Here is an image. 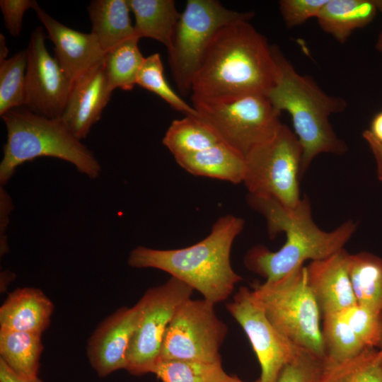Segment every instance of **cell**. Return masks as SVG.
I'll return each instance as SVG.
<instances>
[{
	"instance_id": "1",
	"label": "cell",
	"mask_w": 382,
	"mask_h": 382,
	"mask_svg": "<svg viewBox=\"0 0 382 382\" xmlns=\"http://www.w3.org/2000/svg\"><path fill=\"white\" fill-rule=\"evenodd\" d=\"M249 21L232 22L215 35L194 76L192 100L266 96L274 86L278 68L272 47Z\"/></svg>"
},
{
	"instance_id": "2",
	"label": "cell",
	"mask_w": 382,
	"mask_h": 382,
	"mask_svg": "<svg viewBox=\"0 0 382 382\" xmlns=\"http://www.w3.org/2000/svg\"><path fill=\"white\" fill-rule=\"evenodd\" d=\"M247 201L265 217L270 238L282 231L286 233V240L279 250L273 252L258 245L251 248L244 257L245 267L266 282L283 278L308 260H321L343 249L357 228L356 223L349 220L332 231L321 230L313 220L306 196L294 208L250 195Z\"/></svg>"
},
{
	"instance_id": "3",
	"label": "cell",
	"mask_w": 382,
	"mask_h": 382,
	"mask_svg": "<svg viewBox=\"0 0 382 382\" xmlns=\"http://www.w3.org/2000/svg\"><path fill=\"white\" fill-rule=\"evenodd\" d=\"M243 228L242 218L224 215L214 222L209 235L195 244L168 250L139 245L130 252L127 263L135 268L164 271L215 304L226 299L243 279L231 266V251Z\"/></svg>"
},
{
	"instance_id": "4",
	"label": "cell",
	"mask_w": 382,
	"mask_h": 382,
	"mask_svg": "<svg viewBox=\"0 0 382 382\" xmlns=\"http://www.w3.org/2000/svg\"><path fill=\"white\" fill-rule=\"evenodd\" d=\"M271 47L278 74L266 96L278 111H286L291 116L303 149L302 175L319 154L342 155L347 151L329 119L331 115L345 111L347 104L342 98L327 94L311 77L298 73L277 45Z\"/></svg>"
},
{
	"instance_id": "5",
	"label": "cell",
	"mask_w": 382,
	"mask_h": 382,
	"mask_svg": "<svg viewBox=\"0 0 382 382\" xmlns=\"http://www.w3.org/2000/svg\"><path fill=\"white\" fill-rule=\"evenodd\" d=\"M1 117L7 131L0 163L1 186L8 182L19 166L40 157L67 161L91 179L100 175L98 160L61 117L42 116L26 108L12 109Z\"/></svg>"
},
{
	"instance_id": "6",
	"label": "cell",
	"mask_w": 382,
	"mask_h": 382,
	"mask_svg": "<svg viewBox=\"0 0 382 382\" xmlns=\"http://www.w3.org/2000/svg\"><path fill=\"white\" fill-rule=\"evenodd\" d=\"M251 294L274 327L298 347L324 359L321 312L302 266L274 282L255 284Z\"/></svg>"
},
{
	"instance_id": "7",
	"label": "cell",
	"mask_w": 382,
	"mask_h": 382,
	"mask_svg": "<svg viewBox=\"0 0 382 382\" xmlns=\"http://www.w3.org/2000/svg\"><path fill=\"white\" fill-rule=\"evenodd\" d=\"M303 149L291 129L282 124L268 141L245 156L243 183L248 195L273 199L287 208L300 202L299 179Z\"/></svg>"
},
{
	"instance_id": "8",
	"label": "cell",
	"mask_w": 382,
	"mask_h": 382,
	"mask_svg": "<svg viewBox=\"0 0 382 382\" xmlns=\"http://www.w3.org/2000/svg\"><path fill=\"white\" fill-rule=\"evenodd\" d=\"M253 11L238 12L215 0H188L168 50L175 83L183 96L191 93L194 76L215 35L225 25L251 19Z\"/></svg>"
},
{
	"instance_id": "9",
	"label": "cell",
	"mask_w": 382,
	"mask_h": 382,
	"mask_svg": "<svg viewBox=\"0 0 382 382\" xmlns=\"http://www.w3.org/2000/svg\"><path fill=\"white\" fill-rule=\"evenodd\" d=\"M192 101L198 117L220 140L244 156L273 137L282 125L281 112L265 95L224 101Z\"/></svg>"
},
{
	"instance_id": "10",
	"label": "cell",
	"mask_w": 382,
	"mask_h": 382,
	"mask_svg": "<svg viewBox=\"0 0 382 382\" xmlns=\"http://www.w3.org/2000/svg\"><path fill=\"white\" fill-rule=\"evenodd\" d=\"M193 291L170 277L164 284L149 289L139 299L138 318L126 355L125 370L129 374H154L167 328L178 308L191 298Z\"/></svg>"
},
{
	"instance_id": "11",
	"label": "cell",
	"mask_w": 382,
	"mask_h": 382,
	"mask_svg": "<svg viewBox=\"0 0 382 382\" xmlns=\"http://www.w3.org/2000/svg\"><path fill=\"white\" fill-rule=\"evenodd\" d=\"M214 305L190 298L178 308L166 332L160 361L221 362L219 351L228 329Z\"/></svg>"
},
{
	"instance_id": "12",
	"label": "cell",
	"mask_w": 382,
	"mask_h": 382,
	"mask_svg": "<svg viewBox=\"0 0 382 382\" xmlns=\"http://www.w3.org/2000/svg\"><path fill=\"white\" fill-rule=\"evenodd\" d=\"M226 309L251 343L261 369L260 382H275L300 348L274 327L248 288L241 286Z\"/></svg>"
},
{
	"instance_id": "13",
	"label": "cell",
	"mask_w": 382,
	"mask_h": 382,
	"mask_svg": "<svg viewBox=\"0 0 382 382\" xmlns=\"http://www.w3.org/2000/svg\"><path fill=\"white\" fill-rule=\"evenodd\" d=\"M45 38L42 28H35L25 50V107L42 116L61 117L73 83L57 58L52 57L48 52Z\"/></svg>"
},
{
	"instance_id": "14",
	"label": "cell",
	"mask_w": 382,
	"mask_h": 382,
	"mask_svg": "<svg viewBox=\"0 0 382 382\" xmlns=\"http://www.w3.org/2000/svg\"><path fill=\"white\" fill-rule=\"evenodd\" d=\"M139 315V305L122 307L105 318L87 344V357L100 377L126 368V355Z\"/></svg>"
},
{
	"instance_id": "15",
	"label": "cell",
	"mask_w": 382,
	"mask_h": 382,
	"mask_svg": "<svg viewBox=\"0 0 382 382\" xmlns=\"http://www.w3.org/2000/svg\"><path fill=\"white\" fill-rule=\"evenodd\" d=\"M54 45L55 57L72 83L103 62L105 52L91 32L83 33L62 24L35 2L33 8Z\"/></svg>"
},
{
	"instance_id": "16",
	"label": "cell",
	"mask_w": 382,
	"mask_h": 382,
	"mask_svg": "<svg viewBox=\"0 0 382 382\" xmlns=\"http://www.w3.org/2000/svg\"><path fill=\"white\" fill-rule=\"evenodd\" d=\"M113 91L103 60L73 83L61 118L78 139L86 138L100 119Z\"/></svg>"
},
{
	"instance_id": "17",
	"label": "cell",
	"mask_w": 382,
	"mask_h": 382,
	"mask_svg": "<svg viewBox=\"0 0 382 382\" xmlns=\"http://www.w3.org/2000/svg\"><path fill=\"white\" fill-rule=\"evenodd\" d=\"M348 255L343 248L306 267L307 283L322 316L341 313L357 303L348 272Z\"/></svg>"
},
{
	"instance_id": "18",
	"label": "cell",
	"mask_w": 382,
	"mask_h": 382,
	"mask_svg": "<svg viewBox=\"0 0 382 382\" xmlns=\"http://www.w3.org/2000/svg\"><path fill=\"white\" fill-rule=\"evenodd\" d=\"M54 304L42 290L18 288L0 308V330L41 335L49 327Z\"/></svg>"
},
{
	"instance_id": "19",
	"label": "cell",
	"mask_w": 382,
	"mask_h": 382,
	"mask_svg": "<svg viewBox=\"0 0 382 382\" xmlns=\"http://www.w3.org/2000/svg\"><path fill=\"white\" fill-rule=\"evenodd\" d=\"M175 161L192 175L233 184L243 183L245 173V156L222 141Z\"/></svg>"
},
{
	"instance_id": "20",
	"label": "cell",
	"mask_w": 382,
	"mask_h": 382,
	"mask_svg": "<svg viewBox=\"0 0 382 382\" xmlns=\"http://www.w3.org/2000/svg\"><path fill=\"white\" fill-rule=\"evenodd\" d=\"M87 10L92 24L91 33L105 54L122 42L137 37L128 0H94Z\"/></svg>"
},
{
	"instance_id": "21",
	"label": "cell",
	"mask_w": 382,
	"mask_h": 382,
	"mask_svg": "<svg viewBox=\"0 0 382 382\" xmlns=\"http://www.w3.org/2000/svg\"><path fill=\"white\" fill-rule=\"evenodd\" d=\"M378 11V0H328L316 18L320 28L340 43L368 25Z\"/></svg>"
},
{
	"instance_id": "22",
	"label": "cell",
	"mask_w": 382,
	"mask_h": 382,
	"mask_svg": "<svg viewBox=\"0 0 382 382\" xmlns=\"http://www.w3.org/2000/svg\"><path fill=\"white\" fill-rule=\"evenodd\" d=\"M135 18L134 31L139 38L156 40L167 49L181 13L173 0H128Z\"/></svg>"
},
{
	"instance_id": "23",
	"label": "cell",
	"mask_w": 382,
	"mask_h": 382,
	"mask_svg": "<svg viewBox=\"0 0 382 382\" xmlns=\"http://www.w3.org/2000/svg\"><path fill=\"white\" fill-rule=\"evenodd\" d=\"M41 335L0 330V359L18 377L40 380V358L43 351Z\"/></svg>"
},
{
	"instance_id": "24",
	"label": "cell",
	"mask_w": 382,
	"mask_h": 382,
	"mask_svg": "<svg viewBox=\"0 0 382 382\" xmlns=\"http://www.w3.org/2000/svg\"><path fill=\"white\" fill-rule=\"evenodd\" d=\"M348 272L357 304L382 311V258L359 252L348 255Z\"/></svg>"
},
{
	"instance_id": "25",
	"label": "cell",
	"mask_w": 382,
	"mask_h": 382,
	"mask_svg": "<svg viewBox=\"0 0 382 382\" xmlns=\"http://www.w3.org/2000/svg\"><path fill=\"white\" fill-rule=\"evenodd\" d=\"M221 142L214 130L199 117L185 115L174 120L168 128L163 144L175 160L185 157Z\"/></svg>"
},
{
	"instance_id": "26",
	"label": "cell",
	"mask_w": 382,
	"mask_h": 382,
	"mask_svg": "<svg viewBox=\"0 0 382 382\" xmlns=\"http://www.w3.org/2000/svg\"><path fill=\"white\" fill-rule=\"evenodd\" d=\"M316 382H382L380 352L376 348H366L357 356L338 363L323 359Z\"/></svg>"
},
{
	"instance_id": "27",
	"label": "cell",
	"mask_w": 382,
	"mask_h": 382,
	"mask_svg": "<svg viewBox=\"0 0 382 382\" xmlns=\"http://www.w3.org/2000/svg\"><path fill=\"white\" fill-rule=\"evenodd\" d=\"M134 37L119 44L105 54L103 63L109 83L113 90L131 91L144 61Z\"/></svg>"
},
{
	"instance_id": "28",
	"label": "cell",
	"mask_w": 382,
	"mask_h": 382,
	"mask_svg": "<svg viewBox=\"0 0 382 382\" xmlns=\"http://www.w3.org/2000/svg\"><path fill=\"white\" fill-rule=\"evenodd\" d=\"M322 318L321 330L325 362L338 363L350 359L366 348L354 333L341 313L325 314Z\"/></svg>"
},
{
	"instance_id": "29",
	"label": "cell",
	"mask_w": 382,
	"mask_h": 382,
	"mask_svg": "<svg viewBox=\"0 0 382 382\" xmlns=\"http://www.w3.org/2000/svg\"><path fill=\"white\" fill-rule=\"evenodd\" d=\"M27 53L21 51L0 61V115L25 104Z\"/></svg>"
},
{
	"instance_id": "30",
	"label": "cell",
	"mask_w": 382,
	"mask_h": 382,
	"mask_svg": "<svg viewBox=\"0 0 382 382\" xmlns=\"http://www.w3.org/2000/svg\"><path fill=\"white\" fill-rule=\"evenodd\" d=\"M162 382H224L228 375L221 362L161 360L154 372Z\"/></svg>"
},
{
	"instance_id": "31",
	"label": "cell",
	"mask_w": 382,
	"mask_h": 382,
	"mask_svg": "<svg viewBox=\"0 0 382 382\" xmlns=\"http://www.w3.org/2000/svg\"><path fill=\"white\" fill-rule=\"evenodd\" d=\"M137 85L154 93L171 108L185 115L198 117L195 108L183 100L168 84L158 53L145 57L137 79Z\"/></svg>"
},
{
	"instance_id": "32",
	"label": "cell",
	"mask_w": 382,
	"mask_h": 382,
	"mask_svg": "<svg viewBox=\"0 0 382 382\" xmlns=\"http://www.w3.org/2000/svg\"><path fill=\"white\" fill-rule=\"evenodd\" d=\"M341 313L365 347L377 349L381 335L380 313L357 303Z\"/></svg>"
},
{
	"instance_id": "33",
	"label": "cell",
	"mask_w": 382,
	"mask_h": 382,
	"mask_svg": "<svg viewBox=\"0 0 382 382\" xmlns=\"http://www.w3.org/2000/svg\"><path fill=\"white\" fill-rule=\"evenodd\" d=\"M323 364V359L300 348L282 369L275 382H316Z\"/></svg>"
},
{
	"instance_id": "34",
	"label": "cell",
	"mask_w": 382,
	"mask_h": 382,
	"mask_svg": "<svg viewBox=\"0 0 382 382\" xmlns=\"http://www.w3.org/2000/svg\"><path fill=\"white\" fill-rule=\"evenodd\" d=\"M328 0H281L279 11L288 28H293L316 18Z\"/></svg>"
},
{
	"instance_id": "35",
	"label": "cell",
	"mask_w": 382,
	"mask_h": 382,
	"mask_svg": "<svg viewBox=\"0 0 382 382\" xmlns=\"http://www.w3.org/2000/svg\"><path fill=\"white\" fill-rule=\"evenodd\" d=\"M34 0H1L0 8L5 26L13 36L19 35L23 23V17L26 11L33 8Z\"/></svg>"
},
{
	"instance_id": "36",
	"label": "cell",
	"mask_w": 382,
	"mask_h": 382,
	"mask_svg": "<svg viewBox=\"0 0 382 382\" xmlns=\"http://www.w3.org/2000/svg\"><path fill=\"white\" fill-rule=\"evenodd\" d=\"M0 207H1V221H0V230H1V246L3 244L1 250L4 252V244L6 243L4 239L6 236V231L9 224V214L13 208L11 199L8 194L4 189L3 186L0 187Z\"/></svg>"
},
{
	"instance_id": "37",
	"label": "cell",
	"mask_w": 382,
	"mask_h": 382,
	"mask_svg": "<svg viewBox=\"0 0 382 382\" xmlns=\"http://www.w3.org/2000/svg\"><path fill=\"white\" fill-rule=\"evenodd\" d=\"M362 137L367 142L375 158L378 178L382 181V144L374 138L369 130L364 131Z\"/></svg>"
},
{
	"instance_id": "38",
	"label": "cell",
	"mask_w": 382,
	"mask_h": 382,
	"mask_svg": "<svg viewBox=\"0 0 382 382\" xmlns=\"http://www.w3.org/2000/svg\"><path fill=\"white\" fill-rule=\"evenodd\" d=\"M0 382H30L15 374L6 363L0 359ZM34 382H43L40 379Z\"/></svg>"
},
{
	"instance_id": "39",
	"label": "cell",
	"mask_w": 382,
	"mask_h": 382,
	"mask_svg": "<svg viewBox=\"0 0 382 382\" xmlns=\"http://www.w3.org/2000/svg\"><path fill=\"white\" fill-rule=\"evenodd\" d=\"M369 132L382 144V111L378 112L373 117Z\"/></svg>"
},
{
	"instance_id": "40",
	"label": "cell",
	"mask_w": 382,
	"mask_h": 382,
	"mask_svg": "<svg viewBox=\"0 0 382 382\" xmlns=\"http://www.w3.org/2000/svg\"><path fill=\"white\" fill-rule=\"evenodd\" d=\"M8 54V50L6 45L5 37L2 34L0 35V61L6 59Z\"/></svg>"
},
{
	"instance_id": "41",
	"label": "cell",
	"mask_w": 382,
	"mask_h": 382,
	"mask_svg": "<svg viewBox=\"0 0 382 382\" xmlns=\"http://www.w3.org/2000/svg\"><path fill=\"white\" fill-rule=\"evenodd\" d=\"M380 323H381V335H380V340H379L377 349H378L381 354V361L382 364V311L380 313Z\"/></svg>"
},
{
	"instance_id": "42",
	"label": "cell",
	"mask_w": 382,
	"mask_h": 382,
	"mask_svg": "<svg viewBox=\"0 0 382 382\" xmlns=\"http://www.w3.org/2000/svg\"><path fill=\"white\" fill-rule=\"evenodd\" d=\"M224 382H246V381L241 380L236 376H228V377L226 379ZM253 382H260V381L259 379H257L255 381H253Z\"/></svg>"
},
{
	"instance_id": "43",
	"label": "cell",
	"mask_w": 382,
	"mask_h": 382,
	"mask_svg": "<svg viewBox=\"0 0 382 382\" xmlns=\"http://www.w3.org/2000/svg\"><path fill=\"white\" fill-rule=\"evenodd\" d=\"M376 48L378 51L382 53V32H381L378 35V37L376 43Z\"/></svg>"
}]
</instances>
